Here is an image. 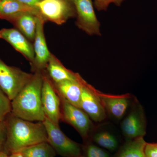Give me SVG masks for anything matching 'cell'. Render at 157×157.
Masks as SVG:
<instances>
[{
    "label": "cell",
    "mask_w": 157,
    "mask_h": 157,
    "mask_svg": "<svg viewBox=\"0 0 157 157\" xmlns=\"http://www.w3.org/2000/svg\"><path fill=\"white\" fill-rule=\"evenodd\" d=\"M7 137L4 152L9 155L22 149L48 141L47 132L43 122L22 119L11 113L6 117Z\"/></svg>",
    "instance_id": "1"
},
{
    "label": "cell",
    "mask_w": 157,
    "mask_h": 157,
    "mask_svg": "<svg viewBox=\"0 0 157 157\" xmlns=\"http://www.w3.org/2000/svg\"><path fill=\"white\" fill-rule=\"evenodd\" d=\"M43 72H36L20 92L11 101V113L22 119L43 122L45 119L42 103Z\"/></svg>",
    "instance_id": "2"
},
{
    "label": "cell",
    "mask_w": 157,
    "mask_h": 157,
    "mask_svg": "<svg viewBox=\"0 0 157 157\" xmlns=\"http://www.w3.org/2000/svg\"><path fill=\"white\" fill-rule=\"evenodd\" d=\"M33 74L8 66L0 59V87L11 101L30 81Z\"/></svg>",
    "instance_id": "3"
},
{
    "label": "cell",
    "mask_w": 157,
    "mask_h": 157,
    "mask_svg": "<svg viewBox=\"0 0 157 157\" xmlns=\"http://www.w3.org/2000/svg\"><path fill=\"white\" fill-rule=\"evenodd\" d=\"M43 123L47 132L48 142L57 154L63 157L82 156L81 145L66 136L59 124L54 123L46 117Z\"/></svg>",
    "instance_id": "4"
},
{
    "label": "cell",
    "mask_w": 157,
    "mask_h": 157,
    "mask_svg": "<svg viewBox=\"0 0 157 157\" xmlns=\"http://www.w3.org/2000/svg\"><path fill=\"white\" fill-rule=\"evenodd\" d=\"M59 97L61 102V121L73 127L82 137L86 140L94 127L91 120L81 108L73 106Z\"/></svg>",
    "instance_id": "5"
},
{
    "label": "cell",
    "mask_w": 157,
    "mask_h": 157,
    "mask_svg": "<svg viewBox=\"0 0 157 157\" xmlns=\"http://www.w3.org/2000/svg\"><path fill=\"white\" fill-rule=\"evenodd\" d=\"M71 3L69 0H42L36 7L45 21L62 25L74 14Z\"/></svg>",
    "instance_id": "6"
},
{
    "label": "cell",
    "mask_w": 157,
    "mask_h": 157,
    "mask_svg": "<svg viewBox=\"0 0 157 157\" xmlns=\"http://www.w3.org/2000/svg\"><path fill=\"white\" fill-rule=\"evenodd\" d=\"M42 103L45 116L54 123L61 121V99L49 76L43 71Z\"/></svg>",
    "instance_id": "7"
},
{
    "label": "cell",
    "mask_w": 157,
    "mask_h": 157,
    "mask_svg": "<svg viewBox=\"0 0 157 157\" xmlns=\"http://www.w3.org/2000/svg\"><path fill=\"white\" fill-rule=\"evenodd\" d=\"M77 13L76 25L90 36H101L100 23L95 13L92 0H73Z\"/></svg>",
    "instance_id": "8"
},
{
    "label": "cell",
    "mask_w": 157,
    "mask_h": 157,
    "mask_svg": "<svg viewBox=\"0 0 157 157\" xmlns=\"http://www.w3.org/2000/svg\"><path fill=\"white\" fill-rule=\"evenodd\" d=\"M121 129L128 140L144 137L146 135V118L143 107L137 101L122 122Z\"/></svg>",
    "instance_id": "9"
},
{
    "label": "cell",
    "mask_w": 157,
    "mask_h": 157,
    "mask_svg": "<svg viewBox=\"0 0 157 157\" xmlns=\"http://www.w3.org/2000/svg\"><path fill=\"white\" fill-rule=\"evenodd\" d=\"M80 108L96 122L106 119L107 113L98 94V90L85 81L82 92Z\"/></svg>",
    "instance_id": "10"
},
{
    "label": "cell",
    "mask_w": 157,
    "mask_h": 157,
    "mask_svg": "<svg viewBox=\"0 0 157 157\" xmlns=\"http://www.w3.org/2000/svg\"><path fill=\"white\" fill-rule=\"evenodd\" d=\"M45 22V20L42 17H38L36 31L34 39L35 60L32 65L34 73L43 72L45 70L52 54L47 47L44 35Z\"/></svg>",
    "instance_id": "11"
},
{
    "label": "cell",
    "mask_w": 157,
    "mask_h": 157,
    "mask_svg": "<svg viewBox=\"0 0 157 157\" xmlns=\"http://www.w3.org/2000/svg\"><path fill=\"white\" fill-rule=\"evenodd\" d=\"M0 39L9 42L17 52L25 57L31 66L35 60L34 47L26 37L15 29H2L0 30Z\"/></svg>",
    "instance_id": "12"
},
{
    "label": "cell",
    "mask_w": 157,
    "mask_h": 157,
    "mask_svg": "<svg viewBox=\"0 0 157 157\" xmlns=\"http://www.w3.org/2000/svg\"><path fill=\"white\" fill-rule=\"evenodd\" d=\"M98 94L106 112L114 119L120 120L126 113L129 104V94L113 95L98 91Z\"/></svg>",
    "instance_id": "13"
},
{
    "label": "cell",
    "mask_w": 157,
    "mask_h": 157,
    "mask_svg": "<svg viewBox=\"0 0 157 157\" xmlns=\"http://www.w3.org/2000/svg\"><path fill=\"white\" fill-rule=\"evenodd\" d=\"M85 81L80 77L78 80L52 82L59 97L73 106L80 108L82 92Z\"/></svg>",
    "instance_id": "14"
},
{
    "label": "cell",
    "mask_w": 157,
    "mask_h": 157,
    "mask_svg": "<svg viewBox=\"0 0 157 157\" xmlns=\"http://www.w3.org/2000/svg\"><path fill=\"white\" fill-rule=\"evenodd\" d=\"M38 17L30 12L20 13L7 20L16 27L21 33L31 41H34Z\"/></svg>",
    "instance_id": "15"
},
{
    "label": "cell",
    "mask_w": 157,
    "mask_h": 157,
    "mask_svg": "<svg viewBox=\"0 0 157 157\" xmlns=\"http://www.w3.org/2000/svg\"><path fill=\"white\" fill-rule=\"evenodd\" d=\"M46 71L51 80L53 82L66 80H78L80 76L65 67L54 56L51 54L46 66Z\"/></svg>",
    "instance_id": "16"
},
{
    "label": "cell",
    "mask_w": 157,
    "mask_h": 157,
    "mask_svg": "<svg viewBox=\"0 0 157 157\" xmlns=\"http://www.w3.org/2000/svg\"><path fill=\"white\" fill-rule=\"evenodd\" d=\"M24 12H30L42 17L36 7L27 6L17 0H0V19L7 20Z\"/></svg>",
    "instance_id": "17"
},
{
    "label": "cell",
    "mask_w": 157,
    "mask_h": 157,
    "mask_svg": "<svg viewBox=\"0 0 157 157\" xmlns=\"http://www.w3.org/2000/svg\"><path fill=\"white\" fill-rule=\"evenodd\" d=\"M146 144L144 137L128 140L115 157H145L144 150Z\"/></svg>",
    "instance_id": "18"
},
{
    "label": "cell",
    "mask_w": 157,
    "mask_h": 157,
    "mask_svg": "<svg viewBox=\"0 0 157 157\" xmlns=\"http://www.w3.org/2000/svg\"><path fill=\"white\" fill-rule=\"evenodd\" d=\"M19 152L25 157H55L57 154L48 141L26 147Z\"/></svg>",
    "instance_id": "19"
},
{
    "label": "cell",
    "mask_w": 157,
    "mask_h": 157,
    "mask_svg": "<svg viewBox=\"0 0 157 157\" xmlns=\"http://www.w3.org/2000/svg\"><path fill=\"white\" fill-rule=\"evenodd\" d=\"M94 141L101 147L111 151L117 148L118 141L115 136L107 131L97 132L93 137Z\"/></svg>",
    "instance_id": "20"
},
{
    "label": "cell",
    "mask_w": 157,
    "mask_h": 157,
    "mask_svg": "<svg viewBox=\"0 0 157 157\" xmlns=\"http://www.w3.org/2000/svg\"><path fill=\"white\" fill-rule=\"evenodd\" d=\"M11 112V101L0 87V122L6 119Z\"/></svg>",
    "instance_id": "21"
},
{
    "label": "cell",
    "mask_w": 157,
    "mask_h": 157,
    "mask_svg": "<svg viewBox=\"0 0 157 157\" xmlns=\"http://www.w3.org/2000/svg\"><path fill=\"white\" fill-rule=\"evenodd\" d=\"M83 156V155H82ZM84 157H109V155L107 152L103 149L90 144L86 146L85 148Z\"/></svg>",
    "instance_id": "22"
},
{
    "label": "cell",
    "mask_w": 157,
    "mask_h": 157,
    "mask_svg": "<svg viewBox=\"0 0 157 157\" xmlns=\"http://www.w3.org/2000/svg\"><path fill=\"white\" fill-rule=\"evenodd\" d=\"M124 0H94V6L99 11H106L111 4L120 6Z\"/></svg>",
    "instance_id": "23"
},
{
    "label": "cell",
    "mask_w": 157,
    "mask_h": 157,
    "mask_svg": "<svg viewBox=\"0 0 157 157\" xmlns=\"http://www.w3.org/2000/svg\"><path fill=\"white\" fill-rule=\"evenodd\" d=\"M7 137V124L6 120L0 122V152H4Z\"/></svg>",
    "instance_id": "24"
},
{
    "label": "cell",
    "mask_w": 157,
    "mask_h": 157,
    "mask_svg": "<svg viewBox=\"0 0 157 157\" xmlns=\"http://www.w3.org/2000/svg\"><path fill=\"white\" fill-rule=\"evenodd\" d=\"M144 153L145 157H157V143H147Z\"/></svg>",
    "instance_id": "25"
},
{
    "label": "cell",
    "mask_w": 157,
    "mask_h": 157,
    "mask_svg": "<svg viewBox=\"0 0 157 157\" xmlns=\"http://www.w3.org/2000/svg\"><path fill=\"white\" fill-rule=\"evenodd\" d=\"M17 1L27 6H29L30 7H36V5L42 0H17Z\"/></svg>",
    "instance_id": "26"
},
{
    "label": "cell",
    "mask_w": 157,
    "mask_h": 157,
    "mask_svg": "<svg viewBox=\"0 0 157 157\" xmlns=\"http://www.w3.org/2000/svg\"><path fill=\"white\" fill-rule=\"evenodd\" d=\"M9 157H25L20 152H15L9 155Z\"/></svg>",
    "instance_id": "27"
},
{
    "label": "cell",
    "mask_w": 157,
    "mask_h": 157,
    "mask_svg": "<svg viewBox=\"0 0 157 157\" xmlns=\"http://www.w3.org/2000/svg\"><path fill=\"white\" fill-rule=\"evenodd\" d=\"M0 157H9L8 155L6 154L4 152H0Z\"/></svg>",
    "instance_id": "28"
},
{
    "label": "cell",
    "mask_w": 157,
    "mask_h": 157,
    "mask_svg": "<svg viewBox=\"0 0 157 157\" xmlns=\"http://www.w3.org/2000/svg\"><path fill=\"white\" fill-rule=\"evenodd\" d=\"M69 1H70V2H72L73 3V0H69Z\"/></svg>",
    "instance_id": "29"
},
{
    "label": "cell",
    "mask_w": 157,
    "mask_h": 157,
    "mask_svg": "<svg viewBox=\"0 0 157 157\" xmlns=\"http://www.w3.org/2000/svg\"><path fill=\"white\" fill-rule=\"evenodd\" d=\"M81 157H84L83 156H82Z\"/></svg>",
    "instance_id": "30"
}]
</instances>
